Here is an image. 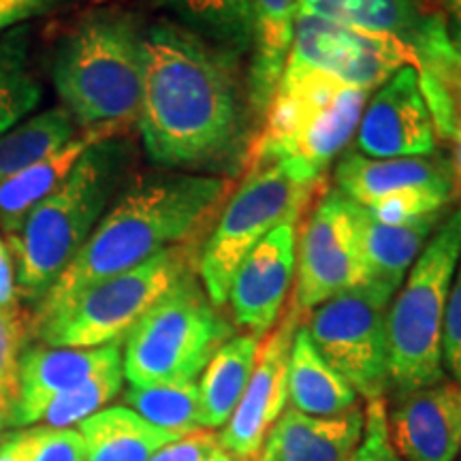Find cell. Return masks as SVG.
I'll use <instances>...</instances> for the list:
<instances>
[{"mask_svg": "<svg viewBox=\"0 0 461 461\" xmlns=\"http://www.w3.org/2000/svg\"><path fill=\"white\" fill-rule=\"evenodd\" d=\"M438 7L436 14L445 20L447 28L457 32L461 28V0H434Z\"/></svg>", "mask_w": 461, "mask_h": 461, "instance_id": "60d3db41", "label": "cell"}, {"mask_svg": "<svg viewBox=\"0 0 461 461\" xmlns=\"http://www.w3.org/2000/svg\"><path fill=\"white\" fill-rule=\"evenodd\" d=\"M459 257L461 205L434 230L389 305V389L397 395L445 380L442 325Z\"/></svg>", "mask_w": 461, "mask_h": 461, "instance_id": "8992f818", "label": "cell"}, {"mask_svg": "<svg viewBox=\"0 0 461 461\" xmlns=\"http://www.w3.org/2000/svg\"><path fill=\"white\" fill-rule=\"evenodd\" d=\"M457 461H461V451H459V455H457Z\"/></svg>", "mask_w": 461, "mask_h": 461, "instance_id": "bcb514c9", "label": "cell"}, {"mask_svg": "<svg viewBox=\"0 0 461 461\" xmlns=\"http://www.w3.org/2000/svg\"><path fill=\"white\" fill-rule=\"evenodd\" d=\"M339 193L359 207H370L378 201L414 188H453V169L442 158H367L359 152H348L336 167Z\"/></svg>", "mask_w": 461, "mask_h": 461, "instance_id": "ac0fdd59", "label": "cell"}, {"mask_svg": "<svg viewBox=\"0 0 461 461\" xmlns=\"http://www.w3.org/2000/svg\"><path fill=\"white\" fill-rule=\"evenodd\" d=\"M393 297L363 282L310 310L303 325L322 359L367 402L389 389L387 314Z\"/></svg>", "mask_w": 461, "mask_h": 461, "instance_id": "30bf717a", "label": "cell"}, {"mask_svg": "<svg viewBox=\"0 0 461 461\" xmlns=\"http://www.w3.org/2000/svg\"><path fill=\"white\" fill-rule=\"evenodd\" d=\"M314 186L278 165L248 171L201 250L199 276L216 308L227 303L230 282L248 252L278 224L299 221Z\"/></svg>", "mask_w": 461, "mask_h": 461, "instance_id": "9c48e42d", "label": "cell"}, {"mask_svg": "<svg viewBox=\"0 0 461 461\" xmlns=\"http://www.w3.org/2000/svg\"><path fill=\"white\" fill-rule=\"evenodd\" d=\"M0 310L7 314L22 316V299L17 293L14 257H11L7 238H3V233H0Z\"/></svg>", "mask_w": 461, "mask_h": 461, "instance_id": "74e56055", "label": "cell"}, {"mask_svg": "<svg viewBox=\"0 0 461 461\" xmlns=\"http://www.w3.org/2000/svg\"><path fill=\"white\" fill-rule=\"evenodd\" d=\"M295 303L310 312L327 299L366 282L359 205L330 190L314 205L297 244Z\"/></svg>", "mask_w": 461, "mask_h": 461, "instance_id": "8fae6325", "label": "cell"}, {"mask_svg": "<svg viewBox=\"0 0 461 461\" xmlns=\"http://www.w3.org/2000/svg\"><path fill=\"white\" fill-rule=\"evenodd\" d=\"M442 363L461 384V257L455 269L451 291L447 299L445 325H442Z\"/></svg>", "mask_w": 461, "mask_h": 461, "instance_id": "e575fe53", "label": "cell"}, {"mask_svg": "<svg viewBox=\"0 0 461 461\" xmlns=\"http://www.w3.org/2000/svg\"><path fill=\"white\" fill-rule=\"evenodd\" d=\"M51 79L84 132L112 140L137 122L143 90V31L120 11L86 15L58 45Z\"/></svg>", "mask_w": 461, "mask_h": 461, "instance_id": "3957f363", "label": "cell"}, {"mask_svg": "<svg viewBox=\"0 0 461 461\" xmlns=\"http://www.w3.org/2000/svg\"><path fill=\"white\" fill-rule=\"evenodd\" d=\"M28 429V461H86L79 429H56L32 425Z\"/></svg>", "mask_w": 461, "mask_h": 461, "instance_id": "1f68e13d", "label": "cell"}, {"mask_svg": "<svg viewBox=\"0 0 461 461\" xmlns=\"http://www.w3.org/2000/svg\"><path fill=\"white\" fill-rule=\"evenodd\" d=\"M240 58L171 22L143 31L137 124L152 163L227 173L244 167L252 112Z\"/></svg>", "mask_w": 461, "mask_h": 461, "instance_id": "6da1fadb", "label": "cell"}, {"mask_svg": "<svg viewBox=\"0 0 461 461\" xmlns=\"http://www.w3.org/2000/svg\"><path fill=\"white\" fill-rule=\"evenodd\" d=\"M60 0H0V37L26 22L50 14Z\"/></svg>", "mask_w": 461, "mask_h": 461, "instance_id": "8d00e7d4", "label": "cell"}, {"mask_svg": "<svg viewBox=\"0 0 461 461\" xmlns=\"http://www.w3.org/2000/svg\"><path fill=\"white\" fill-rule=\"evenodd\" d=\"M286 65L312 68L370 92L402 67H414V51L389 34H372L297 14L295 37Z\"/></svg>", "mask_w": 461, "mask_h": 461, "instance_id": "7c38bea8", "label": "cell"}, {"mask_svg": "<svg viewBox=\"0 0 461 461\" xmlns=\"http://www.w3.org/2000/svg\"><path fill=\"white\" fill-rule=\"evenodd\" d=\"M440 216L442 214H431L412 222L384 224L359 207V238L366 282L397 293L425 244L434 235Z\"/></svg>", "mask_w": 461, "mask_h": 461, "instance_id": "44dd1931", "label": "cell"}, {"mask_svg": "<svg viewBox=\"0 0 461 461\" xmlns=\"http://www.w3.org/2000/svg\"><path fill=\"white\" fill-rule=\"evenodd\" d=\"M453 180H455V193L461 194V96L457 99V105H455V122H453Z\"/></svg>", "mask_w": 461, "mask_h": 461, "instance_id": "ab89813d", "label": "cell"}, {"mask_svg": "<svg viewBox=\"0 0 461 461\" xmlns=\"http://www.w3.org/2000/svg\"><path fill=\"white\" fill-rule=\"evenodd\" d=\"M188 274V250L182 244L173 246L131 272L86 288L51 314L28 322V330L48 346L122 344L141 316Z\"/></svg>", "mask_w": 461, "mask_h": 461, "instance_id": "ba28073f", "label": "cell"}, {"mask_svg": "<svg viewBox=\"0 0 461 461\" xmlns=\"http://www.w3.org/2000/svg\"><path fill=\"white\" fill-rule=\"evenodd\" d=\"M126 154L115 137L92 143L67 180L9 235L22 303L34 308L41 302L88 241L120 186Z\"/></svg>", "mask_w": 461, "mask_h": 461, "instance_id": "277c9868", "label": "cell"}, {"mask_svg": "<svg viewBox=\"0 0 461 461\" xmlns=\"http://www.w3.org/2000/svg\"><path fill=\"white\" fill-rule=\"evenodd\" d=\"M363 414H366V423H363L361 442L348 461H403L391 445L387 406H384L383 397L367 402Z\"/></svg>", "mask_w": 461, "mask_h": 461, "instance_id": "836d02e7", "label": "cell"}, {"mask_svg": "<svg viewBox=\"0 0 461 461\" xmlns=\"http://www.w3.org/2000/svg\"><path fill=\"white\" fill-rule=\"evenodd\" d=\"M122 361L120 344L99 348L67 346H26L20 357L17 403L14 428H32L39 414L54 397L67 393L113 363Z\"/></svg>", "mask_w": 461, "mask_h": 461, "instance_id": "e0dca14e", "label": "cell"}, {"mask_svg": "<svg viewBox=\"0 0 461 461\" xmlns=\"http://www.w3.org/2000/svg\"><path fill=\"white\" fill-rule=\"evenodd\" d=\"M205 461H240V459L233 457V455H229L227 451H222V448H218V451L212 453Z\"/></svg>", "mask_w": 461, "mask_h": 461, "instance_id": "7bdbcfd3", "label": "cell"}, {"mask_svg": "<svg viewBox=\"0 0 461 461\" xmlns=\"http://www.w3.org/2000/svg\"><path fill=\"white\" fill-rule=\"evenodd\" d=\"M357 391L319 355L303 325L288 355V403L310 417H336L357 408Z\"/></svg>", "mask_w": 461, "mask_h": 461, "instance_id": "7402d4cb", "label": "cell"}, {"mask_svg": "<svg viewBox=\"0 0 461 461\" xmlns=\"http://www.w3.org/2000/svg\"><path fill=\"white\" fill-rule=\"evenodd\" d=\"M15 403H17V397L0 391V436L5 434V429L7 428H14Z\"/></svg>", "mask_w": 461, "mask_h": 461, "instance_id": "b9f144b4", "label": "cell"}, {"mask_svg": "<svg viewBox=\"0 0 461 461\" xmlns=\"http://www.w3.org/2000/svg\"><path fill=\"white\" fill-rule=\"evenodd\" d=\"M366 414L359 408L336 417H310L288 408L269 431L272 461H348L363 436Z\"/></svg>", "mask_w": 461, "mask_h": 461, "instance_id": "d6986e66", "label": "cell"}, {"mask_svg": "<svg viewBox=\"0 0 461 461\" xmlns=\"http://www.w3.org/2000/svg\"><path fill=\"white\" fill-rule=\"evenodd\" d=\"M28 321L0 310V391L17 397L20 378V357L26 348Z\"/></svg>", "mask_w": 461, "mask_h": 461, "instance_id": "d6a6232c", "label": "cell"}, {"mask_svg": "<svg viewBox=\"0 0 461 461\" xmlns=\"http://www.w3.org/2000/svg\"><path fill=\"white\" fill-rule=\"evenodd\" d=\"M299 14L372 34H389L414 48L428 15L414 0H299Z\"/></svg>", "mask_w": 461, "mask_h": 461, "instance_id": "484cf974", "label": "cell"}, {"mask_svg": "<svg viewBox=\"0 0 461 461\" xmlns=\"http://www.w3.org/2000/svg\"><path fill=\"white\" fill-rule=\"evenodd\" d=\"M391 445L403 461H457L461 451V384L440 380L397 395L387 411Z\"/></svg>", "mask_w": 461, "mask_h": 461, "instance_id": "2e32d148", "label": "cell"}, {"mask_svg": "<svg viewBox=\"0 0 461 461\" xmlns=\"http://www.w3.org/2000/svg\"><path fill=\"white\" fill-rule=\"evenodd\" d=\"M230 331L193 274L184 276L126 336L124 378L132 387L197 380Z\"/></svg>", "mask_w": 461, "mask_h": 461, "instance_id": "52a82bcc", "label": "cell"}, {"mask_svg": "<svg viewBox=\"0 0 461 461\" xmlns=\"http://www.w3.org/2000/svg\"><path fill=\"white\" fill-rule=\"evenodd\" d=\"M96 141L103 140L82 132L56 154L17 171L0 184V229L7 238L17 233L26 218L67 180L82 154Z\"/></svg>", "mask_w": 461, "mask_h": 461, "instance_id": "cb8c5ba5", "label": "cell"}, {"mask_svg": "<svg viewBox=\"0 0 461 461\" xmlns=\"http://www.w3.org/2000/svg\"><path fill=\"white\" fill-rule=\"evenodd\" d=\"M436 149V126L420 92L414 67L400 71L366 103L357 126V152L367 158L429 157Z\"/></svg>", "mask_w": 461, "mask_h": 461, "instance_id": "5bb4252c", "label": "cell"}, {"mask_svg": "<svg viewBox=\"0 0 461 461\" xmlns=\"http://www.w3.org/2000/svg\"><path fill=\"white\" fill-rule=\"evenodd\" d=\"M297 222H282L248 252L230 282V312L240 327L263 338L278 321L297 265Z\"/></svg>", "mask_w": 461, "mask_h": 461, "instance_id": "9a60e30c", "label": "cell"}, {"mask_svg": "<svg viewBox=\"0 0 461 461\" xmlns=\"http://www.w3.org/2000/svg\"><path fill=\"white\" fill-rule=\"evenodd\" d=\"M227 193V182L203 173H148L105 212L77 257L67 265L28 322L43 319L75 295L140 267L186 241Z\"/></svg>", "mask_w": 461, "mask_h": 461, "instance_id": "7a4b0ae2", "label": "cell"}, {"mask_svg": "<svg viewBox=\"0 0 461 461\" xmlns=\"http://www.w3.org/2000/svg\"><path fill=\"white\" fill-rule=\"evenodd\" d=\"M451 43H453V50L457 51V56L461 58V28L457 32H453V37H451Z\"/></svg>", "mask_w": 461, "mask_h": 461, "instance_id": "ee69618b", "label": "cell"}, {"mask_svg": "<svg viewBox=\"0 0 461 461\" xmlns=\"http://www.w3.org/2000/svg\"><path fill=\"white\" fill-rule=\"evenodd\" d=\"M86 461H149L184 434L160 429L126 406L103 408L79 425Z\"/></svg>", "mask_w": 461, "mask_h": 461, "instance_id": "603a6c76", "label": "cell"}, {"mask_svg": "<svg viewBox=\"0 0 461 461\" xmlns=\"http://www.w3.org/2000/svg\"><path fill=\"white\" fill-rule=\"evenodd\" d=\"M0 461H28V429H14L0 436Z\"/></svg>", "mask_w": 461, "mask_h": 461, "instance_id": "f35d334b", "label": "cell"}, {"mask_svg": "<svg viewBox=\"0 0 461 461\" xmlns=\"http://www.w3.org/2000/svg\"><path fill=\"white\" fill-rule=\"evenodd\" d=\"M77 137V124L65 107H51L17 122L0 135V184L51 157Z\"/></svg>", "mask_w": 461, "mask_h": 461, "instance_id": "4316f807", "label": "cell"}, {"mask_svg": "<svg viewBox=\"0 0 461 461\" xmlns=\"http://www.w3.org/2000/svg\"><path fill=\"white\" fill-rule=\"evenodd\" d=\"M41 101V86L28 62V28L0 37V135L14 129Z\"/></svg>", "mask_w": 461, "mask_h": 461, "instance_id": "f1b7e54d", "label": "cell"}, {"mask_svg": "<svg viewBox=\"0 0 461 461\" xmlns=\"http://www.w3.org/2000/svg\"><path fill=\"white\" fill-rule=\"evenodd\" d=\"M218 448H221V442H218L216 431L199 428L158 448L149 461H205Z\"/></svg>", "mask_w": 461, "mask_h": 461, "instance_id": "d590c367", "label": "cell"}, {"mask_svg": "<svg viewBox=\"0 0 461 461\" xmlns=\"http://www.w3.org/2000/svg\"><path fill=\"white\" fill-rule=\"evenodd\" d=\"M367 92L312 68L286 65L261 129L248 146L246 171L278 165L303 182L319 184L359 126Z\"/></svg>", "mask_w": 461, "mask_h": 461, "instance_id": "5b68a950", "label": "cell"}, {"mask_svg": "<svg viewBox=\"0 0 461 461\" xmlns=\"http://www.w3.org/2000/svg\"><path fill=\"white\" fill-rule=\"evenodd\" d=\"M302 310L293 302L285 319L263 344H258L255 370L248 380L244 395L218 434L222 451L238 459H255L263 451L269 431L288 403V355L299 327Z\"/></svg>", "mask_w": 461, "mask_h": 461, "instance_id": "4fadbf2b", "label": "cell"}, {"mask_svg": "<svg viewBox=\"0 0 461 461\" xmlns=\"http://www.w3.org/2000/svg\"><path fill=\"white\" fill-rule=\"evenodd\" d=\"M122 383L124 372L122 361H120L84 380L67 393L54 397L39 414L37 423L56 429H71L73 425H82L92 414L101 412L103 406H107L122 391Z\"/></svg>", "mask_w": 461, "mask_h": 461, "instance_id": "4dcf8cb0", "label": "cell"}, {"mask_svg": "<svg viewBox=\"0 0 461 461\" xmlns=\"http://www.w3.org/2000/svg\"><path fill=\"white\" fill-rule=\"evenodd\" d=\"M126 408L160 429L188 434L201 428V402L197 380L131 387L124 393Z\"/></svg>", "mask_w": 461, "mask_h": 461, "instance_id": "f546056e", "label": "cell"}, {"mask_svg": "<svg viewBox=\"0 0 461 461\" xmlns=\"http://www.w3.org/2000/svg\"><path fill=\"white\" fill-rule=\"evenodd\" d=\"M257 461H272V459H269V453H267V448L263 447V451H261V457H258Z\"/></svg>", "mask_w": 461, "mask_h": 461, "instance_id": "f6af8a7d", "label": "cell"}, {"mask_svg": "<svg viewBox=\"0 0 461 461\" xmlns=\"http://www.w3.org/2000/svg\"><path fill=\"white\" fill-rule=\"evenodd\" d=\"M252 41L246 90L252 115H263L291 54L299 0H250Z\"/></svg>", "mask_w": 461, "mask_h": 461, "instance_id": "ffe728a7", "label": "cell"}, {"mask_svg": "<svg viewBox=\"0 0 461 461\" xmlns=\"http://www.w3.org/2000/svg\"><path fill=\"white\" fill-rule=\"evenodd\" d=\"M184 22L188 31L197 32L218 48L246 54L252 41L250 0H152Z\"/></svg>", "mask_w": 461, "mask_h": 461, "instance_id": "83f0119b", "label": "cell"}, {"mask_svg": "<svg viewBox=\"0 0 461 461\" xmlns=\"http://www.w3.org/2000/svg\"><path fill=\"white\" fill-rule=\"evenodd\" d=\"M258 353V338L235 336L229 338L216 350L199 380L201 428L216 429L227 425L244 395L250 374L255 370Z\"/></svg>", "mask_w": 461, "mask_h": 461, "instance_id": "d4e9b609", "label": "cell"}]
</instances>
